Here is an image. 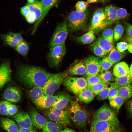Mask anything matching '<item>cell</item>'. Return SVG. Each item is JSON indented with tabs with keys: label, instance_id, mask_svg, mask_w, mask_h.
Wrapping results in <instances>:
<instances>
[{
	"label": "cell",
	"instance_id": "1",
	"mask_svg": "<svg viewBox=\"0 0 132 132\" xmlns=\"http://www.w3.org/2000/svg\"><path fill=\"white\" fill-rule=\"evenodd\" d=\"M17 74L20 81L29 87H42L53 74L40 67L25 65L19 66Z\"/></svg>",
	"mask_w": 132,
	"mask_h": 132
},
{
	"label": "cell",
	"instance_id": "2",
	"mask_svg": "<svg viewBox=\"0 0 132 132\" xmlns=\"http://www.w3.org/2000/svg\"><path fill=\"white\" fill-rule=\"evenodd\" d=\"M68 72L65 71L53 74L42 87L44 96L53 95L67 76Z\"/></svg>",
	"mask_w": 132,
	"mask_h": 132
},
{
	"label": "cell",
	"instance_id": "3",
	"mask_svg": "<svg viewBox=\"0 0 132 132\" xmlns=\"http://www.w3.org/2000/svg\"><path fill=\"white\" fill-rule=\"evenodd\" d=\"M68 111L70 118L78 128H85L86 126L87 120L86 112L80 107L77 101L71 102L70 107Z\"/></svg>",
	"mask_w": 132,
	"mask_h": 132
},
{
	"label": "cell",
	"instance_id": "4",
	"mask_svg": "<svg viewBox=\"0 0 132 132\" xmlns=\"http://www.w3.org/2000/svg\"><path fill=\"white\" fill-rule=\"evenodd\" d=\"M88 17L87 10L84 12L77 10L72 11L68 16V27L73 31L83 29L86 25Z\"/></svg>",
	"mask_w": 132,
	"mask_h": 132
},
{
	"label": "cell",
	"instance_id": "5",
	"mask_svg": "<svg viewBox=\"0 0 132 132\" xmlns=\"http://www.w3.org/2000/svg\"><path fill=\"white\" fill-rule=\"evenodd\" d=\"M93 119L111 123L118 128L120 126V122L116 114L107 104L103 105L96 110Z\"/></svg>",
	"mask_w": 132,
	"mask_h": 132
},
{
	"label": "cell",
	"instance_id": "6",
	"mask_svg": "<svg viewBox=\"0 0 132 132\" xmlns=\"http://www.w3.org/2000/svg\"><path fill=\"white\" fill-rule=\"evenodd\" d=\"M62 83L68 90L76 95L88 88L87 79L84 77H67Z\"/></svg>",
	"mask_w": 132,
	"mask_h": 132
},
{
	"label": "cell",
	"instance_id": "7",
	"mask_svg": "<svg viewBox=\"0 0 132 132\" xmlns=\"http://www.w3.org/2000/svg\"><path fill=\"white\" fill-rule=\"evenodd\" d=\"M68 33L67 23L66 21L58 25L54 31L50 42V51L55 46L65 43Z\"/></svg>",
	"mask_w": 132,
	"mask_h": 132
},
{
	"label": "cell",
	"instance_id": "8",
	"mask_svg": "<svg viewBox=\"0 0 132 132\" xmlns=\"http://www.w3.org/2000/svg\"><path fill=\"white\" fill-rule=\"evenodd\" d=\"M66 52L65 42L54 46L47 55L50 66L54 67L57 66L65 55Z\"/></svg>",
	"mask_w": 132,
	"mask_h": 132
},
{
	"label": "cell",
	"instance_id": "9",
	"mask_svg": "<svg viewBox=\"0 0 132 132\" xmlns=\"http://www.w3.org/2000/svg\"><path fill=\"white\" fill-rule=\"evenodd\" d=\"M46 114L47 118L52 121L64 126L70 124L68 111L50 108Z\"/></svg>",
	"mask_w": 132,
	"mask_h": 132
},
{
	"label": "cell",
	"instance_id": "10",
	"mask_svg": "<svg viewBox=\"0 0 132 132\" xmlns=\"http://www.w3.org/2000/svg\"><path fill=\"white\" fill-rule=\"evenodd\" d=\"M101 60L93 55L88 56L84 60L86 65L87 77L98 75L101 70Z\"/></svg>",
	"mask_w": 132,
	"mask_h": 132
},
{
	"label": "cell",
	"instance_id": "11",
	"mask_svg": "<svg viewBox=\"0 0 132 132\" xmlns=\"http://www.w3.org/2000/svg\"><path fill=\"white\" fill-rule=\"evenodd\" d=\"M118 128L111 123L93 119L89 132H113Z\"/></svg>",
	"mask_w": 132,
	"mask_h": 132
},
{
	"label": "cell",
	"instance_id": "12",
	"mask_svg": "<svg viewBox=\"0 0 132 132\" xmlns=\"http://www.w3.org/2000/svg\"><path fill=\"white\" fill-rule=\"evenodd\" d=\"M63 95L62 94L56 96H43L34 103L40 109L51 108L62 98Z\"/></svg>",
	"mask_w": 132,
	"mask_h": 132
},
{
	"label": "cell",
	"instance_id": "13",
	"mask_svg": "<svg viewBox=\"0 0 132 132\" xmlns=\"http://www.w3.org/2000/svg\"><path fill=\"white\" fill-rule=\"evenodd\" d=\"M106 16L104 10L101 8L97 9L94 12L92 19L89 30H100L103 22L105 19Z\"/></svg>",
	"mask_w": 132,
	"mask_h": 132
},
{
	"label": "cell",
	"instance_id": "14",
	"mask_svg": "<svg viewBox=\"0 0 132 132\" xmlns=\"http://www.w3.org/2000/svg\"><path fill=\"white\" fill-rule=\"evenodd\" d=\"M13 118L20 128L33 130V125L31 118L27 112L21 111L15 115Z\"/></svg>",
	"mask_w": 132,
	"mask_h": 132
},
{
	"label": "cell",
	"instance_id": "15",
	"mask_svg": "<svg viewBox=\"0 0 132 132\" xmlns=\"http://www.w3.org/2000/svg\"><path fill=\"white\" fill-rule=\"evenodd\" d=\"M0 37L5 45L12 47H15L23 41L21 33L10 32L6 34L0 33Z\"/></svg>",
	"mask_w": 132,
	"mask_h": 132
},
{
	"label": "cell",
	"instance_id": "16",
	"mask_svg": "<svg viewBox=\"0 0 132 132\" xmlns=\"http://www.w3.org/2000/svg\"><path fill=\"white\" fill-rule=\"evenodd\" d=\"M22 93L18 88L13 86L7 88L3 93L4 98L8 101L17 103L21 99Z\"/></svg>",
	"mask_w": 132,
	"mask_h": 132
},
{
	"label": "cell",
	"instance_id": "17",
	"mask_svg": "<svg viewBox=\"0 0 132 132\" xmlns=\"http://www.w3.org/2000/svg\"><path fill=\"white\" fill-rule=\"evenodd\" d=\"M60 0H41L43 11L42 15L34 25L32 34H34L39 24L43 20L50 9L53 7H57Z\"/></svg>",
	"mask_w": 132,
	"mask_h": 132
},
{
	"label": "cell",
	"instance_id": "18",
	"mask_svg": "<svg viewBox=\"0 0 132 132\" xmlns=\"http://www.w3.org/2000/svg\"><path fill=\"white\" fill-rule=\"evenodd\" d=\"M29 113L33 126L42 129L48 121L45 117L38 112L33 107L30 109Z\"/></svg>",
	"mask_w": 132,
	"mask_h": 132
},
{
	"label": "cell",
	"instance_id": "19",
	"mask_svg": "<svg viewBox=\"0 0 132 132\" xmlns=\"http://www.w3.org/2000/svg\"><path fill=\"white\" fill-rule=\"evenodd\" d=\"M117 8L116 6L112 5L108 6L105 8L104 11L106 18L102 22L101 29H103L117 20Z\"/></svg>",
	"mask_w": 132,
	"mask_h": 132
},
{
	"label": "cell",
	"instance_id": "20",
	"mask_svg": "<svg viewBox=\"0 0 132 132\" xmlns=\"http://www.w3.org/2000/svg\"><path fill=\"white\" fill-rule=\"evenodd\" d=\"M11 69L8 62H4L0 66V89L11 80Z\"/></svg>",
	"mask_w": 132,
	"mask_h": 132
},
{
	"label": "cell",
	"instance_id": "21",
	"mask_svg": "<svg viewBox=\"0 0 132 132\" xmlns=\"http://www.w3.org/2000/svg\"><path fill=\"white\" fill-rule=\"evenodd\" d=\"M1 127L8 132H18V127L13 120L6 117L2 118L0 119Z\"/></svg>",
	"mask_w": 132,
	"mask_h": 132
},
{
	"label": "cell",
	"instance_id": "22",
	"mask_svg": "<svg viewBox=\"0 0 132 132\" xmlns=\"http://www.w3.org/2000/svg\"><path fill=\"white\" fill-rule=\"evenodd\" d=\"M129 68L128 64L124 62L116 64L113 69V73L116 77H119L129 74Z\"/></svg>",
	"mask_w": 132,
	"mask_h": 132
},
{
	"label": "cell",
	"instance_id": "23",
	"mask_svg": "<svg viewBox=\"0 0 132 132\" xmlns=\"http://www.w3.org/2000/svg\"><path fill=\"white\" fill-rule=\"evenodd\" d=\"M27 4L29 7L30 12L35 15L36 22H37L42 16L43 11V7L41 1L36 0L32 3Z\"/></svg>",
	"mask_w": 132,
	"mask_h": 132
},
{
	"label": "cell",
	"instance_id": "24",
	"mask_svg": "<svg viewBox=\"0 0 132 132\" xmlns=\"http://www.w3.org/2000/svg\"><path fill=\"white\" fill-rule=\"evenodd\" d=\"M30 88L28 91V95L33 103L44 96L42 87L34 86L30 87Z\"/></svg>",
	"mask_w": 132,
	"mask_h": 132
},
{
	"label": "cell",
	"instance_id": "25",
	"mask_svg": "<svg viewBox=\"0 0 132 132\" xmlns=\"http://www.w3.org/2000/svg\"><path fill=\"white\" fill-rule=\"evenodd\" d=\"M86 72L84 62L80 61L71 67L68 72L71 75H82L86 74Z\"/></svg>",
	"mask_w": 132,
	"mask_h": 132
},
{
	"label": "cell",
	"instance_id": "26",
	"mask_svg": "<svg viewBox=\"0 0 132 132\" xmlns=\"http://www.w3.org/2000/svg\"><path fill=\"white\" fill-rule=\"evenodd\" d=\"M119 95L123 99L127 100L132 97V84H129L120 86Z\"/></svg>",
	"mask_w": 132,
	"mask_h": 132
},
{
	"label": "cell",
	"instance_id": "27",
	"mask_svg": "<svg viewBox=\"0 0 132 132\" xmlns=\"http://www.w3.org/2000/svg\"><path fill=\"white\" fill-rule=\"evenodd\" d=\"M94 30H90L83 35L75 37L76 40L77 42L84 44H88L93 42L96 39Z\"/></svg>",
	"mask_w": 132,
	"mask_h": 132
},
{
	"label": "cell",
	"instance_id": "28",
	"mask_svg": "<svg viewBox=\"0 0 132 132\" xmlns=\"http://www.w3.org/2000/svg\"><path fill=\"white\" fill-rule=\"evenodd\" d=\"M126 52H120L113 47L107 56L109 60L114 64L119 62L126 55Z\"/></svg>",
	"mask_w": 132,
	"mask_h": 132
},
{
	"label": "cell",
	"instance_id": "29",
	"mask_svg": "<svg viewBox=\"0 0 132 132\" xmlns=\"http://www.w3.org/2000/svg\"><path fill=\"white\" fill-rule=\"evenodd\" d=\"M64 126L52 121H48L42 129L43 132H60Z\"/></svg>",
	"mask_w": 132,
	"mask_h": 132
},
{
	"label": "cell",
	"instance_id": "30",
	"mask_svg": "<svg viewBox=\"0 0 132 132\" xmlns=\"http://www.w3.org/2000/svg\"><path fill=\"white\" fill-rule=\"evenodd\" d=\"M107 54L113 48V44L102 36L98 38L95 42Z\"/></svg>",
	"mask_w": 132,
	"mask_h": 132
},
{
	"label": "cell",
	"instance_id": "31",
	"mask_svg": "<svg viewBox=\"0 0 132 132\" xmlns=\"http://www.w3.org/2000/svg\"><path fill=\"white\" fill-rule=\"evenodd\" d=\"M72 99L71 96L66 93H63L62 98L50 108L53 109H62Z\"/></svg>",
	"mask_w": 132,
	"mask_h": 132
},
{
	"label": "cell",
	"instance_id": "32",
	"mask_svg": "<svg viewBox=\"0 0 132 132\" xmlns=\"http://www.w3.org/2000/svg\"><path fill=\"white\" fill-rule=\"evenodd\" d=\"M79 99L83 102L87 103L94 98V94L88 88L81 92L78 94Z\"/></svg>",
	"mask_w": 132,
	"mask_h": 132
},
{
	"label": "cell",
	"instance_id": "33",
	"mask_svg": "<svg viewBox=\"0 0 132 132\" xmlns=\"http://www.w3.org/2000/svg\"><path fill=\"white\" fill-rule=\"evenodd\" d=\"M98 75L105 83L110 82L114 80L111 73L108 70L101 69Z\"/></svg>",
	"mask_w": 132,
	"mask_h": 132
},
{
	"label": "cell",
	"instance_id": "34",
	"mask_svg": "<svg viewBox=\"0 0 132 132\" xmlns=\"http://www.w3.org/2000/svg\"><path fill=\"white\" fill-rule=\"evenodd\" d=\"M114 82L119 86L131 84L132 83V77L129 74L119 77H116Z\"/></svg>",
	"mask_w": 132,
	"mask_h": 132
},
{
	"label": "cell",
	"instance_id": "35",
	"mask_svg": "<svg viewBox=\"0 0 132 132\" xmlns=\"http://www.w3.org/2000/svg\"><path fill=\"white\" fill-rule=\"evenodd\" d=\"M29 47L26 42L23 41L15 47V49L19 53L23 56H26L28 53Z\"/></svg>",
	"mask_w": 132,
	"mask_h": 132
},
{
	"label": "cell",
	"instance_id": "36",
	"mask_svg": "<svg viewBox=\"0 0 132 132\" xmlns=\"http://www.w3.org/2000/svg\"><path fill=\"white\" fill-rule=\"evenodd\" d=\"M124 100L119 95L110 101L111 106L115 110L117 113L119 112V110L122 105Z\"/></svg>",
	"mask_w": 132,
	"mask_h": 132
},
{
	"label": "cell",
	"instance_id": "37",
	"mask_svg": "<svg viewBox=\"0 0 132 132\" xmlns=\"http://www.w3.org/2000/svg\"><path fill=\"white\" fill-rule=\"evenodd\" d=\"M112 82L107 83L105 87L97 95V99L99 100H104L107 99L110 91L112 86Z\"/></svg>",
	"mask_w": 132,
	"mask_h": 132
},
{
	"label": "cell",
	"instance_id": "38",
	"mask_svg": "<svg viewBox=\"0 0 132 132\" xmlns=\"http://www.w3.org/2000/svg\"><path fill=\"white\" fill-rule=\"evenodd\" d=\"M91 49L96 55L99 57H104L107 54L95 42L91 44Z\"/></svg>",
	"mask_w": 132,
	"mask_h": 132
},
{
	"label": "cell",
	"instance_id": "39",
	"mask_svg": "<svg viewBox=\"0 0 132 132\" xmlns=\"http://www.w3.org/2000/svg\"><path fill=\"white\" fill-rule=\"evenodd\" d=\"M124 29L121 24H116L114 31V39L116 41L119 40L121 38L123 33Z\"/></svg>",
	"mask_w": 132,
	"mask_h": 132
},
{
	"label": "cell",
	"instance_id": "40",
	"mask_svg": "<svg viewBox=\"0 0 132 132\" xmlns=\"http://www.w3.org/2000/svg\"><path fill=\"white\" fill-rule=\"evenodd\" d=\"M107 83L104 82L98 83L91 86L88 88L95 95H97L105 87Z\"/></svg>",
	"mask_w": 132,
	"mask_h": 132
},
{
	"label": "cell",
	"instance_id": "41",
	"mask_svg": "<svg viewBox=\"0 0 132 132\" xmlns=\"http://www.w3.org/2000/svg\"><path fill=\"white\" fill-rule=\"evenodd\" d=\"M120 86L114 82H112V86L109 93L108 98L110 101L119 95V90Z\"/></svg>",
	"mask_w": 132,
	"mask_h": 132
},
{
	"label": "cell",
	"instance_id": "42",
	"mask_svg": "<svg viewBox=\"0 0 132 132\" xmlns=\"http://www.w3.org/2000/svg\"><path fill=\"white\" fill-rule=\"evenodd\" d=\"M101 36L113 43L114 31L112 29L109 28L105 29L103 31Z\"/></svg>",
	"mask_w": 132,
	"mask_h": 132
},
{
	"label": "cell",
	"instance_id": "43",
	"mask_svg": "<svg viewBox=\"0 0 132 132\" xmlns=\"http://www.w3.org/2000/svg\"><path fill=\"white\" fill-rule=\"evenodd\" d=\"M86 79L88 87L98 83L104 82L98 75L87 77Z\"/></svg>",
	"mask_w": 132,
	"mask_h": 132
},
{
	"label": "cell",
	"instance_id": "44",
	"mask_svg": "<svg viewBox=\"0 0 132 132\" xmlns=\"http://www.w3.org/2000/svg\"><path fill=\"white\" fill-rule=\"evenodd\" d=\"M114 64L109 60L107 56L103 57L100 62L101 69L108 70Z\"/></svg>",
	"mask_w": 132,
	"mask_h": 132
},
{
	"label": "cell",
	"instance_id": "45",
	"mask_svg": "<svg viewBox=\"0 0 132 132\" xmlns=\"http://www.w3.org/2000/svg\"><path fill=\"white\" fill-rule=\"evenodd\" d=\"M11 103L7 101H3L0 102V114L3 115L8 116V108Z\"/></svg>",
	"mask_w": 132,
	"mask_h": 132
},
{
	"label": "cell",
	"instance_id": "46",
	"mask_svg": "<svg viewBox=\"0 0 132 132\" xmlns=\"http://www.w3.org/2000/svg\"><path fill=\"white\" fill-rule=\"evenodd\" d=\"M88 4L87 2L83 1H78L75 5L76 10L81 12L85 11L87 10Z\"/></svg>",
	"mask_w": 132,
	"mask_h": 132
},
{
	"label": "cell",
	"instance_id": "47",
	"mask_svg": "<svg viewBox=\"0 0 132 132\" xmlns=\"http://www.w3.org/2000/svg\"><path fill=\"white\" fill-rule=\"evenodd\" d=\"M128 15L126 10L124 9L118 8L116 12L117 20L126 18Z\"/></svg>",
	"mask_w": 132,
	"mask_h": 132
},
{
	"label": "cell",
	"instance_id": "48",
	"mask_svg": "<svg viewBox=\"0 0 132 132\" xmlns=\"http://www.w3.org/2000/svg\"><path fill=\"white\" fill-rule=\"evenodd\" d=\"M128 44L124 42H120L117 44L116 49L119 51L123 52L128 49Z\"/></svg>",
	"mask_w": 132,
	"mask_h": 132
},
{
	"label": "cell",
	"instance_id": "49",
	"mask_svg": "<svg viewBox=\"0 0 132 132\" xmlns=\"http://www.w3.org/2000/svg\"><path fill=\"white\" fill-rule=\"evenodd\" d=\"M18 110L17 107L11 103L10 104L8 110V116L14 115Z\"/></svg>",
	"mask_w": 132,
	"mask_h": 132
},
{
	"label": "cell",
	"instance_id": "50",
	"mask_svg": "<svg viewBox=\"0 0 132 132\" xmlns=\"http://www.w3.org/2000/svg\"><path fill=\"white\" fill-rule=\"evenodd\" d=\"M20 12L21 14L25 18L29 14L30 11L29 7L27 4L21 8Z\"/></svg>",
	"mask_w": 132,
	"mask_h": 132
},
{
	"label": "cell",
	"instance_id": "51",
	"mask_svg": "<svg viewBox=\"0 0 132 132\" xmlns=\"http://www.w3.org/2000/svg\"><path fill=\"white\" fill-rule=\"evenodd\" d=\"M25 18L27 22L30 23H33L37 21L35 15L30 12L29 14Z\"/></svg>",
	"mask_w": 132,
	"mask_h": 132
},
{
	"label": "cell",
	"instance_id": "52",
	"mask_svg": "<svg viewBox=\"0 0 132 132\" xmlns=\"http://www.w3.org/2000/svg\"><path fill=\"white\" fill-rule=\"evenodd\" d=\"M126 32L128 37L132 38V25L126 23Z\"/></svg>",
	"mask_w": 132,
	"mask_h": 132
},
{
	"label": "cell",
	"instance_id": "53",
	"mask_svg": "<svg viewBox=\"0 0 132 132\" xmlns=\"http://www.w3.org/2000/svg\"><path fill=\"white\" fill-rule=\"evenodd\" d=\"M126 108L130 116L132 118V98L127 102Z\"/></svg>",
	"mask_w": 132,
	"mask_h": 132
},
{
	"label": "cell",
	"instance_id": "54",
	"mask_svg": "<svg viewBox=\"0 0 132 132\" xmlns=\"http://www.w3.org/2000/svg\"><path fill=\"white\" fill-rule=\"evenodd\" d=\"M126 40L129 43L127 49L130 53H132V38L127 36Z\"/></svg>",
	"mask_w": 132,
	"mask_h": 132
},
{
	"label": "cell",
	"instance_id": "55",
	"mask_svg": "<svg viewBox=\"0 0 132 132\" xmlns=\"http://www.w3.org/2000/svg\"><path fill=\"white\" fill-rule=\"evenodd\" d=\"M18 132H38L32 130L20 128Z\"/></svg>",
	"mask_w": 132,
	"mask_h": 132
},
{
	"label": "cell",
	"instance_id": "56",
	"mask_svg": "<svg viewBox=\"0 0 132 132\" xmlns=\"http://www.w3.org/2000/svg\"><path fill=\"white\" fill-rule=\"evenodd\" d=\"M60 132H75L72 130L68 129H65L63 130H62Z\"/></svg>",
	"mask_w": 132,
	"mask_h": 132
},
{
	"label": "cell",
	"instance_id": "57",
	"mask_svg": "<svg viewBox=\"0 0 132 132\" xmlns=\"http://www.w3.org/2000/svg\"><path fill=\"white\" fill-rule=\"evenodd\" d=\"M129 75L132 77V64L131 65L129 68Z\"/></svg>",
	"mask_w": 132,
	"mask_h": 132
},
{
	"label": "cell",
	"instance_id": "58",
	"mask_svg": "<svg viewBox=\"0 0 132 132\" xmlns=\"http://www.w3.org/2000/svg\"><path fill=\"white\" fill-rule=\"evenodd\" d=\"M99 0H87V2L89 3H94L97 2Z\"/></svg>",
	"mask_w": 132,
	"mask_h": 132
},
{
	"label": "cell",
	"instance_id": "59",
	"mask_svg": "<svg viewBox=\"0 0 132 132\" xmlns=\"http://www.w3.org/2000/svg\"><path fill=\"white\" fill-rule=\"evenodd\" d=\"M36 0H27V3H31L34 2Z\"/></svg>",
	"mask_w": 132,
	"mask_h": 132
},
{
	"label": "cell",
	"instance_id": "60",
	"mask_svg": "<svg viewBox=\"0 0 132 132\" xmlns=\"http://www.w3.org/2000/svg\"><path fill=\"white\" fill-rule=\"evenodd\" d=\"M109 0H99L102 3H105L106 2Z\"/></svg>",
	"mask_w": 132,
	"mask_h": 132
},
{
	"label": "cell",
	"instance_id": "61",
	"mask_svg": "<svg viewBox=\"0 0 132 132\" xmlns=\"http://www.w3.org/2000/svg\"><path fill=\"white\" fill-rule=\"evenodd\" d=\"M113 132H120L118 130H117Z\"/></svg>",
	"mask_w": 132,
	"mask_h": 132
}]
</instances>
